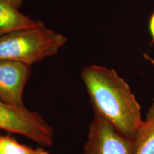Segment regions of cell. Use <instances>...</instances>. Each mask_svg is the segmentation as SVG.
<instances>
[{
    "mask_svg": "<svg viewBox=\"0 0 154 154\" xmlns=\"http://www.w3.org/2000/svg\"><path fill=\"white\" fill-rule=\"evenodd\" d=\"M0 154H49L42 148L32 149L8 136H0Z\"/></svg>",
    "mask_w": 154,
    "mask_h": 154,
    "instance_id": "cell-8",
    "label": "cell"
},
{
    "mask_svg": "<svg viewBox=\"0 0 154 154\" xmlns=\"http://www.w3.org/2000/svg\"><path fill=\"white\" fill-rule=\"evenodd\" d=\"M67 38L40 22L35 26L0 36V59L32 65L57 54Z\"/></svg>",
    "mask_w": 154,
    "mask_h": 154,
    "instance_id": "cell-2",
    "label": "cell"
},
{
    "mask_svg": "<svg viewBox=\"0 0 154 154\" xmlns=\"http://www.w3.org/2000/svg\"><path fill=\"white\" fill-rule=\"evenodd\" d=\"M0 129L24 136L44 147L53 144L54 130L39 113L0 99Z\"/></svg>",
    "mask_w": 154,
    "mask_h": 154,
    "instance_id": "cell-3",
    "label": "cell"
},
{
    "mask_svg": "<svg viewBox=\"0 0 154 154\" xmlns=\"http://www.w3.org/2000/svg\"><path fill=\"white\" fill-rule=\"evenodd\" d=\"M144 58H145V59H146V61H149V62L151 63V65L154 66V58L153 57H150V56L148 54H145L144 55Z\"/></svg>",
    "mask_w": 154,
    "mask_h": 154,
    "instance_id": "cell-10",
    "label": "cell"
},
{
    "mask_svg": "<svg viewBox=\"0 0 154 154\" xmlns=\"http://www.w3.org/2000/svg\"><path fill=\"white\" fill-rule=\"evenodd\" d=\"M134 140L118 131L94 113L82 154H134Z\"/></svg>",
    "mask_w": 154,
    "mask_h": 154,
    "instance_id": "cell-4",
    "label": "cell"
},
{
    "mask_svg": "<svg viewBox=\"0 0 154 154\" xmlns=\"http://www.w3.org/2000/svg\"><path fill=\"white\" fill-rule=\"evenodd\" d=\"M22 0H0V36L32 27L40 22H36L21 12Z\"/></svg>",
    "mask_w": 154,
    "mask_h": 154,
    "instance_id": "cell-6",
    "label": "cell"
},
{
    "mask_svg": "<svg viewBox=\"0 0 154 154\" xmlns=\"http://www.w3.org/2000/svg\"><path fill=\"white\" fill-rule=\"evenodd\" d=\"M81 76L94 113L124 136L134 139L143 119L140 106L128 83L115 69L96 64L83 69Z\"/></svg>",
    "mask_w": 154,
    "mask_h": 154,
    "instance_id": "cell-1",
    "label": "cell"
},
{
    "mask_svg": "<svg viewBox=\"0 0 154 154\" xmlns=\"http://www.w3.org/2000/svg\"><path fill=\"white\" fill-rule=\"evenodd\" d=\"M30 75V65L0 59V99L14 106H25L23 93Z\"/></svg>",
    "mask_w": 154,
    "mask_h": 154,
    "instance_id": "cell-5",
    "label": "cell"
},
{
    "mask_svg": "<svg viewBox=\"0 0 154 154\" xmlns=\"http://www.w3.org/2000/svg\"><path fill=\"white\" fill-rule=\"evenodd\" d=\"M134 140V154H154V102L149 107Z\"/></svg>",
    "mask_w": 154,
    "mask_h": 154,
    "instance_id": "cell-7",
    "label": "cell"
},
{
    "mask_svg": "<svg viewBox=\"0 0 154 154\" xmlns=\"http://www.w3.org/2000/svg\"><path fill=\"white\" fill-rule=\"evenodd\" d=\"M149 29L150 32H151L152 38H153V39L154 40V13L152 14L151 19H150Z\"/></svg>",
    "mask_w": 154,
    "mask_h": 154,
    "instance_id": "cell-9",
    "label": "cell"
}]
</instances>
